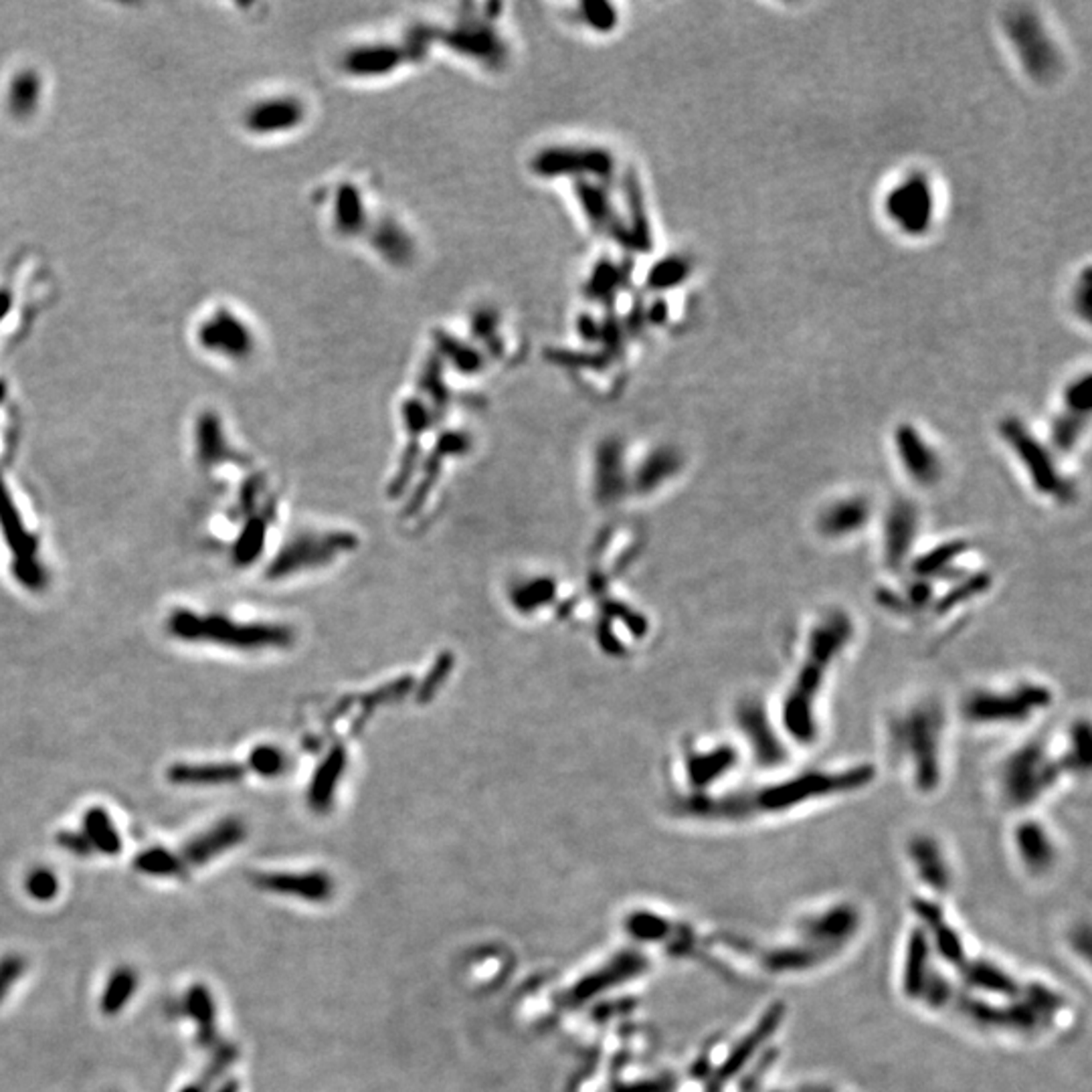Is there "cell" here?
<instances>
[{"instance_id":"25","label":"cell","mask_w":1092,"mask_h":1092,"mask_svg":"<svg viewBox=\"0 0 1092 1092\" xmlns=\"http://www.w3.org/2000/svg\"><path fill=\"white\" fill-rule=\"evenodd\" d=\"M684 457L682 453L674 447H657L649 456L643 459L640 472V486L643 492H651L660 488V484L672 479L677 472L682 470Z\"/></svg>"},{"instance_id":"1","label":"cell","mask_w":1092,"mask_h":1092,"mask_svg":"<svg viewBox=\"0 0 1092 1092\" xmlns=\"http://www.w3.org/2000/svg\"><path fill=\"white\" fill-rule=\"evenodd\" d=\"M856 635L852 615L844 609H827L809 625L804 654L793 680L783 694L779 708V728L787 742L812 747L819 739V700L824 696L827 676Z\"/></svg>"},{"instance_id":"10","label":"cell","mask_w":1092,"mask_h":1092,"mask_svg":"<svg viewBox=\"0 0 1092 1092\" xmlns=\"http://www.w3.org/2000/svg\"><path fill=\"white\" fill-rule=\"evenodd\" d=\"M734 725L748 755L762 769H777L789 756V742L781 733L765 704L756 696H747L734 706Z\"/></svg>"},{"instance_id":"13","label":"cell","mask_w":1092,"mask_h":1092,"mask_svg":"<svg viewBox=\"0 0 1092 1092\" xmlns=\"http://www.w3.org/2000/svg\"><path fill=\"white\" fill-rule=\"evenodd\" d=\"M739 747L734 742H710L706 747H692L684 756L686 779L694 795H706L708 789L730 775L739 765Z\"/></svg>"},{"instance_id":"40","label":"cell","mask_w":1092,"mask_h":1092,"mask_svg":"<svg viewBox=\"0 0 1092 1092\" xmlns=\"http://www.w3.org/2000/svg\"><path fill=\"white\" fill-rule=\"evenodd\" d=\"M57 844L61 846L65 852L74 854V856H79V858H88L89 854L94 852V847L89 846L88 838H85L83 833H75V832H61L57 835Z\"/></svg>"},{"instance_id":"17","label":"cell","mask_w":1092,"mask_h":1092,"mask_svg":"<svg viewBox=\"0 0 1092 1092\" xmlns=\"http://www.w3.org/2000/svg\"><path fill=\"white\" fill-rule=\"evenodd\" d=\"M258 888L272 894H281V897H292L308 903H324L332 897L334 884L324 872H306V874H292V872H269L258 874L253 878Z\"/></svg>"},{"instance_id":"4","label":"cell","mask_w":1092,"mask_h":1092,"mask_svg":"<svg viewBox=\"0 0 1092 1092\" xmlns=\"http://www.w3.org/2000/svg\"><path fill=\"white\" fill-rule=\"evenodd\" d=\"M1054 692L1048 684L1022 680L1014 686L973 690L961 706L963 719L973 727H1019L1048 710Z\"/></svg>"},{"instance_id":"8","label":"cell","mask_w":1092,"mask_h":1092,"mask_svg":"<svg viewBox=\"0 0 1092 1092\" xmlns=\"http://www.w3.org/2000/svg\"><path fill=\"white\" fill-rule=\"evenodd\" d=\"M883 213L906 239L929 235L937 219V193L931 176L923 170H909L894 181L883 199Z\"/></svg>"},{"instance_id":"39","label":"cell","mask_w":1092,"mask_h":1092,"mask_svg":"<svg viewBox=\"0 0 1092 1092\" xmlns=\"http://www.w3.org/2000/svg\"><path fill=\"white\" fill-rule=\"evenodd\" d=\"M252 765H253L255 771L261 773V775H267V777H269V775L280 773L281 756L278 755V751H273V748L261 747V748H258V751L253 753Z\"/></svg>"},{"instance_id":"28","label":"cell","mask_w":1092,"mask_h":1092,"mask_svg":"<svg viewBox=\"0 0 1092 1092\" xmlns=\"http://www.w3.org/2000/svg\"><path fill=\"white\" fill-rule=\"evenodd\" d=\"M692 275V259L686 255L674 253L666 255L657 263L651 266L648 272V284L656 292H666V289H676L686 284Z\"/></svg>"},{"instance_id":"27","label":"cell","mask_w":1092,"mask_h":1092,"mask_svg":"<svg viewBox=\"0 0 1092 1092\" xmlns=\"http://www.w3.org/2000/svg\"><path fill=\"white\" fill-rule=\"evenodd\" d=\"M1088 427V417L1076 415V413L1064 411L1058 413L1052 419L1048 431V445L1050 450L1060 456V453H1070L1081 442L1084 431Z\"/></svg>"},{"instance_id":"36","label":"cell","mask_w":1092,"mask_h":1092,"mask_svg":"<svg viewBox=\"0 0 1092 1092\" xmlns=\"http://www.w3.org/2000/svg\"><path fill=\"white\" fill-rule=\"evenodd\" d=\"M585 21L595 31H611L617 25V12L613 4H585Z\"/></svg>"},{"instance_id":"6","label":"cell","mask_w":1092,"mask_h":1092,"mask_svg":"<svg viewBox=\"0 0 1092 1092\" xmlns=\"http://www.w3.org/2000/svg\"><path fill=\"white\" fill-rule=\"evenodd\" d=\"M1067 773L1060 753L1054 755L1044 741L1034 739L1008 755L999 771V785L1010 805L1025 807L1052 791Z\"/></svg>"},{"instance_id":"9","label":"cell","mask_w":1092,"mask_h":1092,"mask_svg":"<svg viewBox=\"0 0 1092 1092\" xmlns=\"http://www.w3.org/2000/svg\"><path fill=\"white\" fill-rule=\"evenodd\" d=\"M168 634L184 642H215L239 649H253L272 643H286L287 631L272 625H239L221 615L201 617L179 609L168 617Z\"/></svg>"},{"instance_id":"2","label":"cell","mask_w":1092,"mask_h":1092,"mask_svg":"<svg viewBox=\"0 0 1092 1092\" xmlns=\"http://www.w3.org/2000/svg\"><path fill=\"white\" fill-rule=\"evenodd\" d=\"M876 777L870 762H858L838 769H809L748 791L716 795H694L686 804L690 813L704 819L739 821L755 815L787 813L815 801L847 795L864 789Z\"/></svg>"},{"instance_id":"16","label":"cell","mask_w":1092,"mask_h":1092,"mask_svg":"<svg viewBox=\"0 0 1092 1092\" xmlns=\"http://www.w3.org/2000/svg\"><path fill=\"white\" fill-rule=\"evenodd\" d=\"M245 826L243 821L235 819V818H227L221 819L219 824H215L213 827H209L207 832H202L195 838H190L187 844L182 847V860L187 866H205L209 862H213L215 858H219L221 854H225L231 850V847L239 846L243 840H245Z\"/></svg>"},{"instance_id":"19","label":"cell","mask_w":1092,"mask_h":1092,"mask_svg":"<svg viewBox=\"0 0 1092 1092\" xmlns=\"http://www.w3.org/2000/svg\"><path fill=\"white\" fill-rule=\"evenodd\" d=\"M184 1014L193 1019L196 1028V1042L202 1048H216L219 1046V1030H216V1005L215 997L205 983L190 985L182 999Z\"/></svg>"},{"instance_id":"31","label":"cell","mask_w":1092,"mask_h":1092,"mask_svg":"<svg viewBox=\"0 0 1092 1092\" xmlns=\"http://www.w3.org/2000/svg\"><path fill=\"white\" fill-rule=\"evenodd\" d=\"M59 876L51 868L45 866H37L26 874L25 878V892L29 894L32 900L37 903H51L59 897Z\"/></svg>"},{"instance_id":"14","label":"cell","mask_w":1092,"mask_h":1092,"mask_svg":"<svg viewBox=\"0 0 1092 1092\" xmlns=\"http://www.w3.org/2000/svg\"><path fill=\"white\" fill-rule=\"evenodd\" d=\"M870 521H872L870 500L860 494H852V496L835 498L833 502L826 504L824 508L819 510L818 521H815V528H818L819 536L826 538V541L841 542V541H850V538L858 536L860 532L870 524Z\"/></svg>"},{"instance_id":"37","label":"cell","mask_w":1092,"mask_h":1092,"mask_svg":"<svg viewBox=\"0 0 1092 1092\" xmlns=\"http://www.w3.org/2000/svg\"><path fill=\"white\" fill-rule=\"evenodd\" d=\"M261 541H263V526H261V522L249 526V528L243 532L241 541H239V544H237V549H235L237 558H239L241 563L252 561V558L259 552Z\"/></svg>"},{"instance_id":"38","label":"cell","mask_w":1092,"mask_h":1092,"mask_svg":"<svg viewBox=\"0 0 1092 1092\" xmlns=\"http://www.w3.org/2000/svg\"><path fill=\"white\" fill-rule=\"evenodd\" d=\"M629 929L635 937H640L643 940H654L660 937L663 931H666V926L662 925L660 918L649 917V914H635V917L629 920Z\"/></svg>"},{"instance_id":"35","label":"cell","mask_w":1092,"mask_h":1092,"mask_svg":"<svg viewBox=\"0 0 1092 1092\" xmlns=\"http://www.w3.org/2000/svg\"><path fill=\"white\" fill-rule=\"evenodd\" d=\"M635 967L637 965H634V963L623 961V965H617L613 971L603 973V975L589 977L587 982H583L581 985H578V989H577L578 997H589V996H593V993H597L599 989H605V985H609L611 982H615V979H625V977L629 975L628 971H635Z\"/></svg>"},{"instance_id":"18","label":"cell","mask_w":1092,"mask_h":1092,"mask_svg":"<svg viewBox=\"0 0 1092 1092\" xmlns=\"http://www.w3.org/2000/svg\"><path fill=\"white\" fill-rule=\"evenodd\" d=\"M967 550H969V546H967L965 541L940 542L935 549L926 550L918 557H912L909 569L914 578L929 581L931 585H935L940 578L955 581V578L965 575V571L959 567V558H963Z\"/></svg>"},{"instance_id":"11","label":"cell","mask_w":1092,"mask_h":1092,"mask_svg":"<svg viewBox=\"0 0 1092 1092\" xmlns=\"http://www.w3.org/2000/svg\"><path fill=\"white\" fill-rule=\"evenodd\" d=\"M892 447L900 470L918 488H935L945 478L943 456L917 425L900 423L894 427Z\"/></svg>"},{"instance_id":"20","label":"cell","mask_w":1092,"mask_h":1092,"mask_svg":"<svg viewBox=\"0 0 1092 1092\" xmlns=\"http://www.w3.org/2000/svg\"><path fill=\"white\" fill-rule=\"evenodd\" d=\"M1019 858L1030 870H1046L1054 862V844L1048 830L1038 821H1024L1016 830Z\"/></svg>"},{"instance_id":"3","label":"cell","mask_w":1092,"mask_h":1092,"mask_svg":"<svg viewBox=\"0 0 1092 1092\" xmlns=\"http://www.w3.org/2000/svg\"><path fill=\"white\" fill-rule=\"evenodd\" d=\"M890 747L909 769L914 787L931 793L943 779L945 714L939 702L926 698L906 706L890 720Z\"/></svg>"},{"instance_id":"41","label":"cell","mask_w":1092,"mask_h":1092,"mask_svg":"<svg viewBox=\"0 0 1092 1092\" xmlns=\"http://www.w3.org/2000/svg\"><path fill=\"white\" fill-rule=\"evenodd\" d=\"M215 1092H239V1081H227V1082H223L221 1087L216 1088Z\"/></svg>"},{"instance_id":"22","label":"cell","mask_w":1092,"mask_h":1092,"mask_svg":"<svg viewBox=\"0 0 1092 1092\" xmlns=\"http://www.w3.org/2000/svg\"><path fill=\"white\" fill-rule=\"evenodd\" d=\"M243 777V769L239 765H174L168 769V781L176 785H223V783H233Z\"/></svg>"},{"instance_id":"29","label":"cell","mask_w":1092,"mask_h":1092,"mask_svg":"<svg viewBox=\"0 0 1092 1092\" xmlns=\"http://www.w3.org/2000/svg\"><path fill=\"white\" fill-rule=\"evenodd\" d=\"M237 1058H239V1050H237V1046L219 1044L215 1048L213 1056L209 1058L205 1068L201 1070V1074L196 1076L193 1082L184 1084L179 1092H210L215 1084L225 1076V1072L237 1060Z\"/></svg>"},{"instance_id":"32","label":"cell","mask_w":1092,"mask_h":1092,"mask_svg":"<svg viewBox=\"0 0 1092 1092\" xmlns=\"http://www.w3.org/2000/svg\"><path fill=\"white\" fill-rule=\"evenodd\" d=\"M1062 403H1064V411L1076 413V415L1090 417L1092 397H1090V377H1088V374H1081V377H1074L1067 386H1064Z\"/></svg>"},{"instance_id":"33","label":"cell","mask_w":1092,"mask_h":1092,"mask_svg":"<svg viewBox=\"0 0 1092 1092\" xmlns=\"http://www.w3.org/2000/svg\"><path fill=\"white\" fill-rule=\"evenodd\" d=\"M25 971L26 959L18 953H6L4 957H0V1003L4 1002V997L12 991L18 979L25 975Z\"/></svg>"},{"instance_id":"30","label":"cell","mask_w":1092,"mask_h":1092,"mask_svg":"<svg viewBox=\"0 0 1092 1092\" xmlns=\"http://www.w3.org/2000/svg\"><path fill=\"white\" fill-rule=\"evenodd\" d=\"M1060 759L1068 773H1084L1090 767V727L1087 720L1072 725L1060 751Z\"/></svg>"},{"instance_id":"24","label":"cell","mask_w":1092,"mask_h":1092,"mask_svg":"<svg viewBox=\"0 0 1092 1092\" xmlns=\"http://www.w3.org/2000/svg\"><path fill=\"white\" fill-rule=\"evenodd\" d=\"M399 63V53L386 45H366L344 55L346 71L352 75H383Z\"/></svg>"},{"instance_id":"34","label":"cell","mask_w":1092,"mask_h":1092,"mask_svg":"<svg viewBox=\"0 0 1092 1092\" xmlns=\"http://www.w3.org/2000/svg\"><path fill=\"white\" fill-rule=\"evenodd\" d=\"M1070 306L1078 316H1081L1082 322H1088L1090 318V306H1092V286H1090V267H1084L1082 273L1076 278V284L1072 287L1070 292Z\"/></svg>"},{"instance_id":"5","label":"cell","mask_w":1092,"mask_h":1092,"mask_svg":"<svg viewBox=\"0 0 1092 1092\" xmlns=\"http://www.w3.org/2000/svg\"><path fill=\"white\" fill-rule=\"evenodd\" d=\"M997 429L1002 442L1016 457L1024 476L1028 478L1030 488L1038 496L1048 498L1056 504L1070 502L1074 498V486L1062 473L1056 453L1022 419L1014 415L1003 417Z\"/></svg>"},{"instance_id":"7","label":"cell","mask_w":1092,"mask_h":1092,"mask_svg":"<svg viewBox=\"0 0 1092 1092\" xmlns=\"http://www.w3.org/2000/svg\"><path fill=\"white\" fill-rule=\"evenodd\" d=\"M1002 26L1019 67L1032 82L1050 83L1060 77L1064 67L1062 53L1036 11L1028 6H1014L1003 15Z\"/></svg>"},{"instance_id":"12","label":"cell","mask_w":1092,"mask_h":1092,"mask_svg":"<svg viewBox=\"0 0 1092 1092\" xmlns=\"http://www.w3.org/2000/svg\"><path fill=\"white\" fill-rule=\"evenodd\" d=\"M918 532V506L909 498L894 500L883 518V538H880V555L888 571L903 572L909 567Z\"/></svg>"},{"instance_id":"15","label":"cell","mask_w":1092,"mask_h":1092,"mask_svg":"<svg viewBox=\"0 0 1092 1092\" xmlns=\"http://www.w3.org/2000/svg\"><path fill=\"white\" fill-rule=\"evenodd\" d=\"M532 167L538 174H591L595 179H603L613 170V158L609 152L599 148L583 150V148H557L544 150L532 162Z\"/></svg>"},{"instance_id":"23","label":"cell","mask_w":1092,"mask_h":1092,"mask_svg":"<svg viewBox=\"0 0 1092 1092\" xmlns=\"http://www.w3.org/2000/svg\"><path fill=\"white\" fill-rule=\"evenodd\" d=\"M83 835L96 852L105 856H117L124 847L114 821L103 807H89L83 813Z\"/></svg>"},{"instance_id":"21","label":"cell","mask_w":1092,"mask_h":1092,"mask_svg":"<svg viewBox=\"0 0 1092 1092\" xmlns=\"http://www.w3.org/2000/svg\"><path fill=\"white\" fill-rule=\"evenodd\" d=\"M138 983H140V977H138L134 967H130V965L116 967V969L110 973L108 982H105L103 985V991L100 997L102 1014L108 1018L122 1014V1011L126 1010V1005L130 1003V999L134 997Z\"/></svg>"},{"instance_id":"26","label":"cell","mask_w":1092,"mask_h":1092,"mask_svg":"<svg viewBox=\"0 0 1092 1092\" xmlns=\"http://www.w3.org/2000/svg\"><path fill=\"white\" fill-rule=\"evenodd\" d=\"M134 868L144 876H152V878H176V880H187L188 878V866L184 864V860L179 856V854L167 850V847L154 846L148 847L140 854H136L134 858Z\"/></svg>"}]
</instances>
